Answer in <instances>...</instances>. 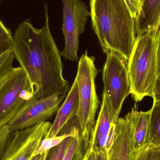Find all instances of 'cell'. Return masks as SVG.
Returning <instances> with one entry per match:
<instances>
[{
	"instance_id": "6da1fadb",
	"label": "cell",
	"mask_w": 160,
	"mask_h": 160,
	"mask_svg": "<svg viewBox=\"0 0 160 160\" xmlns=\"http://www.w3.org/2000/svg\"><path fill=\"white\" fill-rule=\"evenodd\" d=\"M45 8L46 22L41 29L35 28L26 20L18 25L13 38L11 50L30 81L32 99L45 98L69 89L63 77L62 55L50 30L46 3Z\"/></svg>"
},
{
	"instance_id": "7a4b0ae2",
	"label": "cell",
	"mask_w": 160,
	"mask_h": 160,
	"mask_svg": "<svg viewBox=\"0 0 160 160\" xmlns=\"http://www.w3.org/2000/svg\"><path fill=\"white\" fill-rule=\"evenodd\" d=\"M90 11L103 52H113L128 62L136 40V24L124 0H90Z\"/></svg>"
},
{
	"instance_id": "3957f363",
	"label": "cell",
	"mask_w": 160,
	"mask_h": 160,
	"mask_svg": "<svg viewBox=\"0 0 160 160\" xmlns=\"http://www.w3.org/2000/svg\"><path fill=\"white\" fill-rule=\"evenodd\" d=\"M157 32L153 30L137 34L128 61L130 94L136 102L145 97H153L158 78L155 46Z\"/></svg>"
},
{
	"instance_id": "277c9868",
	"label": "cell",
	"mask_w": 160,
	"mask_h": 160,
	"mask_svg": "<svg viewBox=\"0 0 160 160\" xmlns=\"http://www.w3.org/2000/svg\"><path fill=\"white\" fill-rule=\"evenodd\" d=\"M95 61V57L89 56L86 51L79 59L75 79L78 88L79 107L78 117L80 134L85 147L89 145L93 134L96 124L95 116L100 104L96 88L98 70Z\"/></svg>"
},
{
	"instance_id": "5b68a950",
	"label": "cell",
	"mask_w": 160,
	"mask_h": 160,
	"mask_svg": "<svg viewBox=\"0 0 160 160\" xmlns=\"http://www.w3.org/2000/svg\"><path fill=\"white\" fill-rule=\"evenodd\" d=\"M32 98L25 71L20 66L13 68L0 85V127L8 125L22 106Z\"/></svg>"
},
{
	"instance_id": "8992f818",
	"label": "cell",
	"mask_w": 160,
	"mask_h": 160,
	"mask_svg": "<svg viewBox=\"0 0 160 160\" xmlns=\"http://www.w3.org/2000/svg\"><path fill=\"white\" fill-rule=\"evenodd\" d=\"M102 71L103 93L119 115L123 102L130 94L131 86L126 61L113 52H107Z\"/></svg>"
},
{
	"instance_id": "52a82bcc",
	"label": "cell",
	"mask_w": 160,
	"mask_h": 160,
	"mask_svg": "<svg viewBox=\"0 0 160 160\" xmlns=\"http://www.w3.org/2000/svg\"><path fill=\"white\" fill-rule=\"evenodd\" d=\"M63 25L65 47L61 55L72 62H79L78 55L80 36L84 32L90 13L80 0H62Z\"/></svg>"
},
{
	"instance_id": "ba28073f",
	"label": "cell",
	"mask_w": 160,
	"mask_h": 160,
	"mask_svg": "<svg viewBox=\"0 0 160 160\" xmlns=\"http://www.w3.org/2000/svg\"><path fill=\"white\" fill-rule=\"evenodd\" d=\"M69 91L65 89L48 98L25 102L8 124L10 131L21 130L49 119L57 112Z\"/></svg>"
},
{
	"instance_id": "9c48e42d",
	"label": "cell",
	"mask_w": 160,
	"mask_h": 160,
	"mask_svg": "<svg viewBox=\"0 0 160 160\" xmlns=\"http://www.w3.org/2000/svg\"><path fill=\"white\" fill-rule=\"evenodd\" d=\"M51 125L49 121H43L11 132L1 160H31Z\"/></svg>"
},
{
	"instance_id": "30bf717a",
	"label": "cell",
	"mask_w": 160,
	"mask_h": 160,
	"mask_svg": "<svg viewBox=\"0 0 160 160\" xmlns=\"http://www.w3.org/2000/svg\"><path fill=\"white\" fill-rule=\"evenodd\" d=\"M118 116L113 109L106 95L102 93V102L90 138L94 149L108 154L114 139L115 122Z\"/></svg>"
},
{
	"instance_id": "8fae6325",
	"label": "cell",
	"mask_w": 160,
	"mask_h": 160,
	"mask_svg": "<svg viewBox=\"0 0 160 160\" xmlns=\"http://www.w3.org/2000/svg\"><path fill=\"white\" fill-rule=\"evenodd\" d=\"M132 150L130 126L125 118L115 122L114 139L108 153V160H130Z\"/></svg>"
},
{
	"instance_id": "7c38bea8",
	"label": "cell",
	"mask_w": 160,
	"mask_h": 160,
	"mask_svg": "<svg viewBox=\"0 0 160 160\" xmlns=\"http://www.w3.org/2000/svg\"><path fill=\"white\" fill-rule=\"evenodd\" d=\"M79 107V92L78 84L74 81L65 100L57 112L56 118L46 138H50L59 135L63 128L74 117L78 116Z\"/></svg>"
},
{
	"instance_id": "4fadbf2b",
	"label": "cell",
	"mask_w": 160,
	"mask_h": 160,
	"mask_svg": "<svg viewBox=\"0 0 160 160\" xmlns=\"http://www.w3.org/2000/svg\"><path fill=\"white\" fill-rule=\"evenodd\" d=\"M151 113V109L147 112H138L132 108L125 116V119L130 126L133 150H141L148 145Z\"/></svg>"
},
{
	"instance_id": "5bb4252c",
	"label": "cell",
	"mask_w": 160,
	"mask_h": 160,
	"mask_svg": "<svg viewBox=\"0 0 160 160\" xmlns=\"http://www.w3.org/2000/svg\"><path fill=\"white\" fill-rule=\"evenodd\" d=\"M136 35L160 26V0H143L141 15L135 21Z\"/></svg>"
},
{
	"instance_id": "9a60e30c",
	"label": "cell",
	"mask_w": 160,
	"mask_h": 160,
	"mask_svg": "<svg viewBox=\"0 0 160 160\" xmlns=\"http://www.w3.org/2000/svg\"><path fill=\"white\" fill-rule=\"evenodd\" d=\"M151 109L148 144L160 147V100L153 102Z\"/></svg>"
},
{
	"instance_id": "2e32d148",
	"label": "cell",
	"mask_w": 160,
	"mask_h": 160,
	"mask_svg": "<svg viewBox=\"0 0 160 160\" xmlns=\"http://www.w3.org/2000/svg\"><path fill=\"white\" fill-rule=\"evenodd\" d=\"M130 160H160V147L148 145L141 150H132Z\"/></svg>"
},
{
	"instance_id": "e0dca14e",
	"label": "cell",
	"mask_w": 160,
	"mask_h": 160,
	"mask_svg": "<svg viewBox=\"0 0 160 160\" xmlns=\"http://www.w3.org/2000/svg\"><path fill=\"white\" fill-rule=\"evenodd\" d=\"M15 57L12 50H8L0 55V85L5 79L13 68Z\"/></svg>"
},
{
	"instance_id": "ac0fdd59",
	"label": "cell",
	"mask_w": 160,
	"mask_h": 160,
	"mask_svg": "<svg viewBox=\"0 0 160 160\" xmlns=\"http://www.w3.org/2000/svg\"><path fill=\"white\" fill-rule=\"evenodd\" d=\"M13 38L10 29L6 27L0 20V55L8 50H11Z\"/></svg>"
},
{
	"instance_id": "d6986e66",
	"label": "cell",
	"mask_w": 160,
	"mask_h": 160,
	"mask_svg": "<svg viewBox=\"0 0 160 160\" xmlns=\"http://www.w3.org/2000/svg\"><path fill=\"white\" fill-rule=\"evenodd\" d=\"M73 160H95V151L91 139L88 146L84 147L82 138Z\"/></svg>"
},
{
	"instance_id": "ffe728a7",
	"label": "cell",
	"mask_w": 160,
	"mask_h": 160,
	"mask_svg": "<svg viewBox=\"0 0 160 160\" xmlns=\"http://www.w3.org/2000/svg\"><path fill=\"white\" fill-rule=\"evenodd\" d=\"M73 137H67L62 143L49 151L47 160H62Z\"/></svg>"
},
{
	"instance_id": "44dd1931",
	"label": "cell",
	"mask_w": 160,
	"mask_h": 160,
	"mask_svg": "<svg viewBox=\"0 0 160 160\" xmlns=\"http://www.w3.org/2000/svg\"><path fill=\"white\" fill-rule=\"evenodd\" d=\"M131 16L136 21L140 17L142 8V0H124Z\"/></svg>"
},
{
	"instance_id": "7402d4cb",
	"label": "cell",
	"mask_w": 160,
	"mask_h": 160,
	"mask_svg": "<svg viewBox=\"0 0 160 160\" xmlns=\"http://www.w3.org/2000/svg\"><path fill=\"white\" fill-rule=\"evenodd\" d=\"M11 132L8 125L0 127V160L3 155Z\"/></svg>"
},
{
	"instance_id": "603a6c76",
	"label": "cell",
	"mask_w": 160,
	"mask_h": 160,
	"mask_svg": "<svg viewBox=\"0 0 160 160\" xmlns=\"http://www.w3.org/2000/svg\"><path fill=\"white\" fill-rule=\"evenodd\" d=\"M82 138H72L67 150L62 160H73Z\"/></svg>"
},
{
	"instance_id": "cb8c5ba5",
	"label": "cell",
	"mask_w": 160,
	"mask_h": 160,
	"mask_svg": "<svg viewBox=\"0 0 160 160\" xmlns=\"http://www.w3.org/2000/svg\"><path fill=\"white\" fill-rule=\"evenodd\" d=\"M157 71L158 76L160 74V26L158 29L155 39Z\"/></svg>"
},
{
	"instance_id": "d4e9b609",
	"label": "cell",
	"mask_w": 160,
	"mask_h": 160,
	"mask_svg": "<svg viewBox=\"0 0 160 160\" xmlns=\"http://www.w3.org/2000/svg\"><path fill=\"white\" fill-rule=\"evenodd\" d=\"M152 98L154 100V101L160 100V74L157 78L153 91Z\"/></svg>"
},
{
	"instance_id": "484cf974",
	"label": "cell",
	"mask_w": 160,
	"mask_h": 160,
	"mask_svg": "<svg viewBox=\"0 0 160 160\" xmlns=\"http://www.w3.org/2000/svg\"><path fill=\"white\" fill-rule=\"evenodd\" d=\"M94 151L95 160H108V154L98 149H94Z\"/></svg>"
},
{
	"instance_id": "4316f807",
	"label": "cell",
	"mask_w": 160,
	"mask_h": 160,
	"mask_svg": "<svg viewBox=\"0 0 160 160\" xmlns=\"http://www.w3.org/2000/svg\"><path fill=\"white\" fill-rule=\"evenodd\" d=\"M49 151L45 152L42 155H37L32 157L31 160H47Z\"/></svg>"
},
{
	"instance_id": "83f0119b",
	"label": "cell",
	"mask_w": 160,
	"mask_h": 160,
	"mask_svg": "<svg viewBox=\"0 0 160 160\" xmlns=\"http://www.w3.org/2000/svg\"><path fill=\"white\" fill-rule=\"evenodd\" d=\"M142 1H143V0H142Z\"/></svg>"
},
{
	"instance_id": "f1b7e54d",
	"label": "cell",
	"mask_w": 160,
	"mask_h": 160,
	"mask_svg": "<svg viewBox=\"0 0 160 160\" xmlns=\"http://www.w3.org/2000/svg\"></svg>"
}]
</instances>
